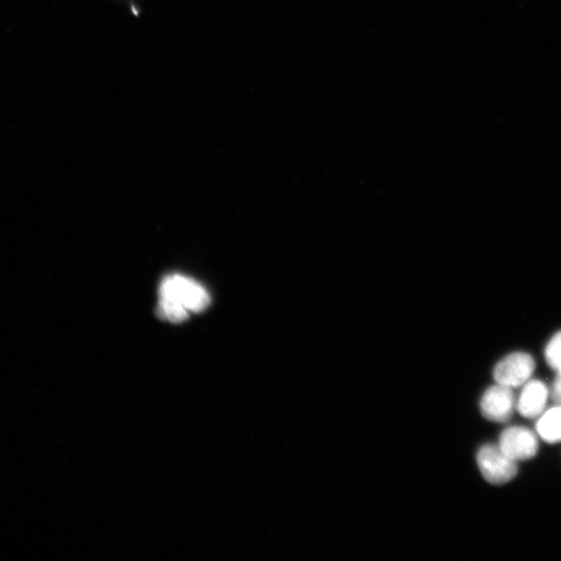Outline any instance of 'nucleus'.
Returning <instances> with one entry per match:
<instances>
[{"instance_id":"f257e3e1","label":"nucleus","mask_w":561,"mask_h":561,"mask_svg":"<svg viewBox=\"0 0 561 561\" xmlns=\"http://www.w3.org/2000/svg\"><path fill=\"white\" fill-rule=\"evenodd\" d=\"M160 299L181 304L189 312H201L210 303L205 288L196 281L174 275L166 278L160 286Z\"/></svg>"},{"instance_id":"f03ea898","label":"nucleus","mask_w":561,"mask_h":561,"mask_svg":"<svg viewBox=\"0 0 561 561\" xmlns=\"http://www.w3.org/2000/svg\"><path fill=\"white\" fill-rule=\"evenodd\" d=\"M477 463L487 482L493 485L509 483L518 472L516 461L507 456L500 446L493 444L480 448Z\"/></svg>"},{"instance_id":"7ed1b4c3","label":"nucleus","mask_w":561,"mask_h":561,"mask_svg":"<svg viewBox=\"0 0 561 561\" xmlns=\"http://www.w3.org/2000/svg\"><path fill=\"white\" fill-rule=\"evenodd\" d=\"M536 368L533 358L525 353H514L501 360L494 370L497 384L520 387L527 383Z\"/></svg>"},{"instance_id":"20e7f679","label":"nucleus","mask_w":561,"mask_h":561,"mask_svg":"<svg viewBox=\"0 0 561 561\" xmlns=\"http://www.w3.org/2000/svg\"><path fill=\"white\" fill-rule=\"evenodd\" d=\"M499 446L507 456L516 462L532 459L539 448L536 435L521 426L505 430L501 434Z\"/></svg>"},{"instance_id":"39448f33","label":"nucleus","mask_w":561,"mask_h":561,"mask_svg":"<svg viewBox=\"0 0 561 561\" xmlns=\"http://www.w3.org/2000/svg\"><path fill=\"white\" fill-rule=\"evenodd\" d=\"M480 409L491 421H509L515 409V394L512 388L500 384L491 387L484 394Z\"/></svg>"},{"instance_id":"423d86ee","label":"nucleus","mask_w":561,"mask_h":561,"mask_svg":"<svg viewBox=\"0 0 561 561\" xmlns=\"http://www.w3.org/2000/svg\"><path fill=\"white\" fill-rule=\"evenodd\" d=\"M548 388L540 381L528 382L519 399L518 411L526 418H537L545 410Z\"/></svg>"},{"instance_id":"0eeeda50","label":"nucleus","mask_w":561,"mask_h":561,"mask_svg":"<svg viewBox=\"0 0 561 561\" xmlns=\"http://www.w3.org/2000/svg\"><path fill=\"white\" fill-rule=\"evenodd\" d=\"M539 435L548 443L561 442V406L550 409L542 415L537 424Z\"/></svg>"},{"instance_id":"6e6552de","label":"nucleus","mask_w":561,"mask_h":561,"mask_svg":"<svg viewBox=\"0 0 561 561\" xmlns=\"http://www.w3.org/2000/svg\"><path fill=\"white\" fill-rule=\"evenodd\" d=\"M159 313L162 314L163 318L170 320L172 323H181L189 317V311L184 306L164 299H160Z\"/></svg>"},{"instance_id":"1a4fd4ad","label":"nucleus","mask_w":561,"mask_h":561,"mask_svg":"<svg viewBox=\"0 0 561 561\" xmlns=\"http://www.w3.org/2000/svg\"><path fill=\"white\" fill-rule=\"evenodd\" d=\"M545 356L551 368L557 372L561 371V331L548 343Z\"/></svg>"},{"instance_id":"9d476101","label":"nucleus","mask_w":561,"mask_h":561,"mask_svg":"<svg viewBox=\"0 0 561 561\" xmlns=\"http://www.w3.org/2000/svg\"><path fill=\"white\" fill-rule=\"evenodd\" d=\"M552 398L557 405L561 406V371L557 372V377L553 383Z\"/></svg>"}]
</instances>
